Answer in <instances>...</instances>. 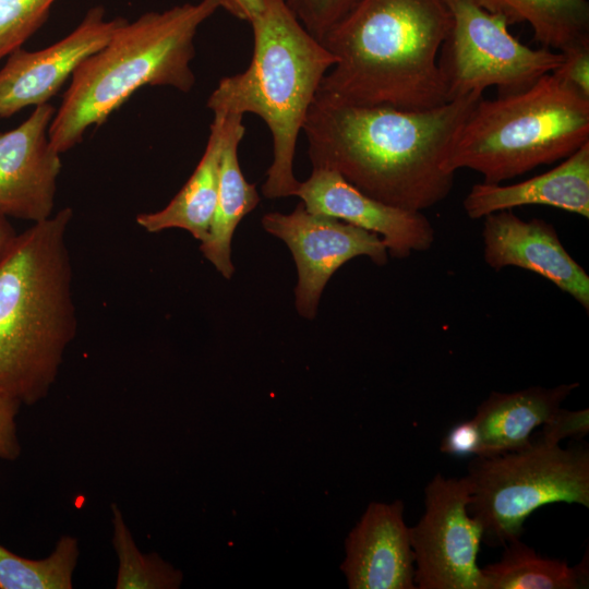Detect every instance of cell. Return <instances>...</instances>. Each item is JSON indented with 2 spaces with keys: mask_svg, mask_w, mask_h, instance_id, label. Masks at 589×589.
<instances>
[{
  "mask_svg": "<svg viewBox=\"0 0 589 589\" xmlns=\"http://www.w3.org/2000/svg\"><path fill=\"white\" fill-rule=\"evenodd\" d=\"M483 94L425 110L344 104L315 96L302 131L312 168L338 172L366 195L422 212L450 193L444 161L454 135Z\"/></svg>",
  "mask_w": 589,
  "mask_h": 589,
  "instance_id": "1",
  "label": "cell"
},
{
  "mask_svg": "<svg viewBox=\"0 0 589 589\" xmlns=\"http://www.w3.org/2000/svg\"><path fill=\"white\" fill-rule=\"evenodd\" d=\"M450 26L447 0H359L321 41L337 62L316 95L405 110L449 101L438 55Z\"/></svg>",
  "mask_w": 589,
  "mask_h": 589,
  "instance_id": "2",
  "label": "cell"
},
{
  "mask_svg": "<svg viewBox=\"0 0 589 589\" xmlns=\"http://www.w3.org/2000/svg\"><path fill=\"white\" fill-rule=\"evenodd\" d=\"M64 207L19 233L0 262V394L43 400L77 330Z\"/></svg>",
  "mask_w": 589,
  "mask_h": 589,
  "instance_id": "3",
  "label": "cell"
},
{
  "mask_svg": "<svg viewBox=\"0 0 589 589\" xmlns=\"http://www.w3.org/2000/svg\"><path fill=\"white\" fill-rule=\"evenodd\" d=\"M250 24L253 55L248 68L223 77L207 98L213 113L259 116L273 139V161L262 193L294 196L297 141L310 107L337 58L291 12L285 0H262Z\"/></svg>",
  "mask_w": 589,
  "mask_h": 589,
  "instance_id": "4",
  "label": "cell"
},
{
  "mask_svg": "<svg viewBox=\"0 0 589 589\" xmlns=\"http://www.w3.org/2000/svg\"><path fill=\"white\" fill-rule=\"evenodd\" d=\"M218 9L214 0H201L125 20L73 72L48 129L52 147L62 154L76 146L143 86L189 93L195 83L194 38Z\"/></svg>",
  "mask_w": 589,
  "mask_h": 589,
  "instance_id": "5",
  "label": "cell"
},
{
  "mask_svg": "<svg viewBox=\"0 0 589 589\" xmlns=\"http://www.w3.org/2000/svg\"><path fill=\"white\" fill-rule=\"evenodd\" d=\"M588 142L589 98L551 72L524 91L482 97L454 135L444 166L502 183Z\"/></svg>",
  "mask_w": 589,
  "mask_h": 589,
  "instance_id": "6",
  "label": "cell"
},
{
  "mask_svg": "<svg viewBox=\"0 0 589 589\" xmlns=\"http://www.w3.org/2000/svg\"><path fill=\"white\" fill-rule=\"evenodd\" d=\"M469 514L494 545L518 539L538 508L557 502L589 507V452L564 449L538 437L520 450L476 457L466 476Z\"/></svg>",
  "mask_w": 589,
  "mask_h": 589,
  "instance_id": "7",
  "label": "cell"
},
{
  "mask_svg": "<svg viewBox=\"0 0 589 589\" xmlns=\"http://www.w3.org/2000/svg\"><path fill=\"white\" fill-rule=\"evenodd\" d=\"M452 26L438 55L448 100L483 94L524 91L562 62L561 51L530 48L514 37L508 22L471 0H447Z\"/></svg>",
  "mask_w": 589,
  "mask_h": 589,
  "instance_id": "8",
  "label": "cell"
},
{
  "mask_svg": "<svg viewBox=\"0 0 589 589\" xmlns=\"http://www.w3.org/2000/svg\"><path fill=\"white\" fill-rule=\"evenodd\" d=\"M425 510L409 528L419 589H486L477 555L482 528L470 516L467 477L436 474L424 489Z\"/></svg>",
  "mask_w": 589,
  "mask_h": 589,
  "instance_id": "9",
  "label": "cell"
},
{
  "mask_svg": "<svg viewBox=\"0 0 589 589\" xmlns=\"http://www.w3.org/2000/svg\"><path fill=\"white\" fill-rule=\"evenodd\" d=\"M263 228L289 248L298 271L294 303L298 313L313 320L323 290L333 274L357 256L377 265L387 262L381 237L344 220L306 211L300 202L289 214L271 212L262 217Z\"/></svg>",
  "mask_w": 589,
  "mask_h": 589,
  "instance_id": "10",
  "label": "cell"
},
{
  "mask_svg": "<svg viewBox=\"0 0 589 589\" xmlns=\"http://www.w3.org/2000/svg\"><path fill=\"white\" fill-rule=\"evenodd\" d=\"M124 21L107 20L104 8L97 5L55 44L35 51L19 47L9 53L0 69V118L49 103L79 64L104 47Z\"/></svg>",
  "mask_w": 589,
  "mask_h": 589,
  "instance_id": "11",
  "label": "cell"
},
{
  "mask_svg": "<svg viewBox=\"0 0 589 589\" xmlns=\"http://www.w3.org/2000/svg\"><path fill=\"white\" fill-rule=\"evenodd\" d=\"M55 107H34L15 129L0 131V212L34 223L53 214L60 154L52 147L48 129Z\"/></svg>",
  "mask_w": 589,
  "mask_h": 589,
  "instance_id": "12",
  "label": "cell"
},
{
  "mask_svg": "<svg viewBox=\"0 0 589 589\" xmlns=\"http://www.w3.org/2000/svg\"><path fill=\"white\" fill-rule=\"evenodd\" d=\"M294 196L301 199L310 213L340 219L378 235L387 252L396 259L428 251L435 239L434 228L422 212L377 201L333 170L312 168L310 177L299 182Z\"/></svg>",
  "mask_w": 589,
  "mask_h": 589,
  "instance_id": "13",
  "label": "cell"
},
{
  "mask_svg": "<svg viewBox=\"0 0 589 589\" xmlns=\"http://www.w3.org/2000/svg\"><path fill=\"white\" fill-rule=\"evenodd\" d=\"M483 218V257L491 268L533 272L589 311V275L564 248L552 224L540 218L522 220L513 209Z\"/></svg>",
  "mask_w": 589,
  "mask_h": 589,
  "instance_id": "14",
  "label": "cell"
},
{
  "mask_svg": "<svg viewBox=\"0 0 589 589\" xmlns=\"http://www.w3.org/2000/svg\"><path fill=\"white\" fill-rule=\"evenodd\" d=\"M340 569L350 589H414V553L404 503L369 504L345 541Z\"/></svg>",
  "mask_w": 589,
  "mask_h": 589,
  "instance_id": "15",
  "label": "cell"
},
{
  "mask_svg": "<svg viewBox=\"0 0 589 589\" xmlns=\"http://www.w3.org/2000/svg\"><path fill=\"white\" fill-rule=\"evenodd\" d=\"M526 205H546L589 218V142L551 170L513 183L480 182L462 201L471 219Z\"/></svg>",
  "mask_w": 589,
  "mask_h": 589,
  "instance_id": "16",
  "label": "cell"
},
{
  "mask_svg": "<svg viewBox=\"0 0 589 589\" xmlns=\"http://www.w3.org/2000/svg\"><path fill=\"white\" fill-rule=\"evenodd\" d=\"M578 383L553 388L533 386L512 393L492 392L472 418L481 437L478 457L520 450L531 444L532 431L561 407Z\"/></svg>",
  "mask_w": 589,
  "mask_h": 589,
  "instance_id": "17",
  "label": "cell"
},
{
  "mask_svg": "<svg viewBox=\"0 0 589 589\" xmlns=\"http://www.w3.org/2000/svg\"><path fill=\"white\" fill-rule=\"evenodd\" d=\"M217 113V112H216ZM219 113V112H218ZM224 146L219 164L217 202L209 231L200 250L225 277L231 278V240L243 217L261 201L254 183L244 178L238 159V147L245 133L243 116L225 115Z\"/></svg>",
  "mask_w": 589,
  "mask_h": 589,
  "instance_id": "18",
  "label": "cell"
},
{
  "mask_svg": "<svg viewBox=\"0 0 589 589\" xmlns=\"http://www.w3.org/2000/svg\"><path fill=\"white\" fill-rule=\"evenodd\" d=\"M213 115L205 151L185 184L164 208L135 217L145 231L157 233L178 228L190 232L200 242L206 239L217 202L225 136V116Z\"/></svg>",
  "mask_w": 589,
  "mask_h": 589,
  "instance_id": "19",
  "label": "cell"
},
{
  "mask_svg": "<svg viewBox=\"0 0 589 589\" xmlns=\"http://www.w3.org/2000/svg\"><path fill=\"white\" fill-rule=\"evenodd\" d=\"M509 25L528 23L543 47L563 49L589 38L588 0H471Z\"/></svg>",
  "mask_w": 589,
  "mask_h": 589,
  "instance_id": "20",
  "label": "cell"
},
{
  "mask_svg": "<svg viewBox=\"0 0 589 589\" xmlns=\"http://www.w3.org/2000/svg\"><path fill=\"white\" fill-rule=\"evenodd\" d=\"M486 589H579L588 587V557L576 566L540 556L520 541L506 543L501 560L481 568Z\"/></svg>",
  "mask_w": 589,
  "mask_h": 589,
  "instance_id": "21",
  "label": "cell"
},
{
  "mask_svg": "<svg viewBox=\"0 0 589 589\" xmlns=\"http://www.w3.org/2000/svg\"><path fill=\"white\" fill-rule=\"evenodd\" d=\"M79 555L77 539L68 534L39 560L16 555L0 544V589H71Z\"/></svg>",
  "mask_w": 589,
  "mask_h": 589,
  "instance_id": "22",
  "label": "cell"
},
{
  "mask_svg": "<svg viewBox=\"0 0 589 589\" xmlns=\"http://www.w3.org/2000/svg\"><path fill=\"white\" fill-rule=\"evenodd\" d=\"M112 546L118 560L117 589H177L181 570L157 553H142L125 524L119 506L111 504Z\"/></svg>",
  "mask_w": 589,
  "mask_h": 589,
  "instance_id": "23",
  "label": "cell"
},
{
  "mask_svg": "<svg viewBox=\"0 0 589 589\" xmlns=\"http://www.w3.org/2000/svg\"><path fill=\"white\" fill-rule=\"evenodd\" d=\"M56 0H0V59L45 23Z\"/></svg>",
  "mask_w": 589,
  "mask_h": 589,
  "instance_id": "24",
  "label": "cell"
},
{
  "mask_svg": "<svg viewBox=\"0 0 589 589\" xmlns=\"http://www.w3.org/2000/svg\"><path fill=\"white\" fill-rule=\"evenodd\" d=\"M359 0H285L304 28L322 41Z\"/></svg>",
  "mask_w": 589,
  "mask_h": 589,
  "instance_id": "25",
  "label": "cell"
},
{
  "mask_svg": "<svg viewBox=\"0 0 589 589\" xmlns=\"http://www.w3.org/2000/svg\"><path fill=\"white\" fill-rule=\"evenodd\" d=\"M589 432V410H567L557 408L542 424L540 438L550 444L572 437L580 440Z\"/></svg>",
  "mask_w": 589,
  "mask_h": 589,
  "instance_id": "26",
  "label": "cell"
},
{
  "mask_svg": "<svg viewBox=\"0 0 589 589\" xmlns=\"http://www.w3.org/2000/svg\"><path fill=\"white\" fill-rule=\"evenodd\" d=\"M561 52L563 60L553 73L589 98V38L582 39Z\"/></svg>",
  "mask_w": 589,
  "mask_h": 589,
  "instance_id": "27",
  "label": "cell"
},
{
  "mask_svg": "<svg viewBox=\"0 0 589 589\" xmlns=\"http://www.w3.org/2000/svg\"><path fill=\"white\" fill-rule=\"evenodd\" d=\"M21 404L0 394V459L14 460L21 454L16 414Z\"/></svg>",
  "mask_w": 589,
  "mask_h": 589,
  "instance_id": "28",
  "label": "cell"
},
{
  "mask_svg": "<svg viewBox=\"0 0 589 589\" xmlns=\"http://www.w3.org/2000/svg\"><path fill=\"white\" fill-rule=\"evenodd\" d=\"M481 437L472 419L454 425L441 444V450L452 456L479 455Z\"/></svg>",
  "mask_w": 589,
  "mask_h": 589,
  "instance_id": "29",
  "label": "cell"
},
{
  "mask_svg": "<svg viewBox=\"0 0 589 589\" xmlns=\"http://www.w3.org/2000/svg\"><path fill=\"white\" fill-rule=\"evenodd\" d=\"M218 8L226 10L238 20L249 22L260 13L262 0H214Z\"/></svg>",
  "mask_w": 589,
  "mask_h": 589,
  "instance_id": "30",
  "label": "cell"
},
{
  "mask_svg": "<svg viewBox=\"0 0 589 589\" xmlns=\"http://www.w3.org/2000/svg\"><path fill=\"white\" fill-rule=\"evenodd\" d=\"M19 233L10 224L8 216L0 212V262L13 247Z\"/></svg>",
  "mask_w": 589,
  "mask_h": 589,
  "instance_id": "31",
  "label": "cell"
}]
</instances>
